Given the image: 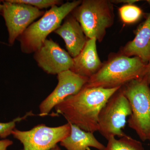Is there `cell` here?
Listing matches in <instances>:
<instances>
[{"instance_id": "obj_1", "label": "cell", "mask_w": 150, "mask_h": 150, "mask_svg": "<svg viewBox=\"0 0 150 150\" xmlns=\"http://www.w3.org/2000/svg\"><path fill=\"white\" fill-rule=\"evenodd\" d=\"M121 87L105 88L83 87L79 92L67 98L54 108L53 115H63L68 123L84 131H98L100 112L108 99Z\"/></svg>"}, {"instance_id": "obj_2", "label": "cell", "mask_w": 150, "mask_h": 150, "mask_svg": "<svg viewBox=\"0 0 150 150\" xmlns=\"http://www.w3.org/2000/svg\"><path fill=\"white\" fill-rule=\"evenodd\" d=\"M147 64L138 57L117 54L103 63L101 69L89 78L83 87L112 88L122 87L146 74Z\"/></svg>"}, {"instance_id": "obj_3", "label": "cell", "mask_w": 150, "mask_h": 150, "mask_svg": "<svg viewBox=\"0 0 150 150\" xmlns=\"http://www.w3.org/2000/svg\"><path fill=\"white\" fill-rule=\"evenodd\" d=\"M82 1H68L60 6H54L46 11L37 21L30 25L18 38L22 52L25 54L35 53L40 48L51 33L61 25L63 21Z\"/></svg>"}, {"instance_id": "obj_4", "label": "cell", "mask_w": 150, "mask_h": 150, "mask_svg": "<svg viewBox=\"0 0 150 150\" xmlns=\"http://www.w3.org/2000/svg\"><path fill=\"white\" fill-rule=\"evenodd\" d=\"M121 88L131 107L128 126L142 141L150 142V87L146 76L131 81Z\"/></svg>"}, {"instance_id": "obj_5", "label": "cell", "mask_w": 150, "mask_h": 150, "mask_svg": "<svg viewBox=\"0 0 150 150\" xmlns=\"http://www.w3.org/2000/svg\"><path fill=\"white\" fill-rule=\"evenodd\" d=\"M88 39L95 38L101 42L106 30L114 23L113 5L107 0H84L72 11Z\"/></svg>"}, {"instance_id": "obj_6", "label": "cell", "mask_w": 150, "mask_h": 150, "mask_svg": "<svg viewBox=\"0 0 150 150\" xmlns=\"http://www.w3.org/2000/svg\"><path fill=\"white\" fill-rule=\"evenodd\" d=\"M131 113L130 103L121 87L108 99L100 112L98 131L107 140L127 135L123 130Z\"/></svg>"}, {"instance_id": "obj_7", "label": "cell", "mask_w": 150, "mask_h": 150, "mask_svg": "<svg viewBox=\"0 0 150 150\" xmlns=\"http://www.w3.org/2000/svg\"><path fill=\"white\" fill-rule=\"evenodd\" d=\"M71 129L69 123L55 127L41 124L29 131L15 129L12 135L23 145L21 150H50L69 136Z\"/></svg>"}, {"instance_id": "obj_8", "label": "cell", "mask_w": 150, "mask_h": 150, "mask_svg": "<svg viewBox=\"0 0 150 150\" xmlns=\"http://www.w3.org/2000/svg\"><path fill=\"white\" fill-rule=\"evenodd\" d=\"M3 6L1 14L7 28L10 45H13L28 26L45 13L29 5L12 2L10 0L3 1Z\"/></svg>"}, {"instance_id": "obj_9", "label": "cell", "mask_w": 150, "mask_h": 150, "mask_svg": "<svg viewBox=\"0 0 150 150\" xmlns=\"http://www.w3.org/2000/svg\"><path fill=\"white\" fill-rule=\"evenodd\" d=\"M58 83L53 91L39 105V116L45 117L67 98L76 94L83 87L88 78L81 76L71 70L57 75Z\"/></svg>"}, {"instance_id": "obj_10", "label": "cell", "mask_w": 150, "mask_h": 150, "mask_svg": "<svg viewBox=\"0 0 150 150\" xmlns=\"http://www.w3.org/2000/svg\"><path fill=\"white\" fill-rule=\"evenodd\" d=\"M38 67L48 74L58 75L70 70L73 58L52 39H46L34 54Z\"/></svg>"}, {"instance_id": "obj_11", "label": "cell", "mask_w": 150, "mask_h": 150, "mask_svg": "<svg viewBox=\"0 0 150 150\" xmlns=\"http://www.w3.org/2000/svg\"><path fill=\"white\" fill-rule=\"evenodd\" d=\"M54 32L63 38L68 53L72 58L80 53L88 40L81 25L72 15H69Z\"/></svg>"}, {"instance_id": "obj_12", "label": "cell", "mask_w": 150, "mask_h": 150, "mask_svg": "<svg viewBox=\"0 0 150 150\" xmlns=\"http://www.w3.org/2000/svg\"><path fill=\"white\" fill-rule=\"evenodd\" d=\"M96 42V38L88 39L80 53L73 58L71 71L88 79L99 71L103 63L98 54Z\"/></svg>"}, {"instance_id": "obj_13", "label": "cell", "mask_w": 150, "mask_h": 150, "mask_svg": "<svg viewBox=\"0 0 150 150\" xmlns=\"http://www.w3.org/2000/svg\"><path fill=\"white\" fill-rule=\"evenodd\" d=\"M120 54L139 57L146 64L150 62V13L139 28L134 39L121 48Z\"/></svg>"}, {"instance_id": "obj_14", "label": "cell", "mask_w": 150, "mask_h": 150, "mask_svg": "<svg viewBox=\"0 0 150 150\" xmlns=\"http://www.w3.org/2000/svg\"><path fill=\"white\" fill-rule=\"evenodd\" d=\"M70 124L69 134L60 142L62 146L67 150H88L89 147L98 150L105 149V146L97 139L93 133L84 131L74 124Z\"/></svg>"}, {"instance_id": "obj_15", "label": "cell", "mask_w": 150, "mask_h": 150, "mask_svg": "<svg viewBox=\"0 0 150 150\" xmlns=\"http://www.w3.org/2000/svg\"><path fill=\"white\" fill-rule=\"evenodd\" d=\"M105 150H145L142 143L126 135L119 139L111 137L108 140Z\"/></svg>"}, {"instance_id": "obj_16", "label": "cell", "mask_w": 150, "mask_h": 150, "mask_svg": "<svg viewBox=\"0 0 150 150\" xmlns=\"http://www.w3.org/2000/svg\"><path fill=\"white\" fill-rule=\"evenodd\" d=\"M121 19L123 22L130 24L138 21L142 15V9L134 4H126L119 8Z\"/></svg>"}, {"instance_id": "obj_17", "label": "cell", "mask_w": 150, "mask_h": 150, "mask_svg": "<svg viewBox=\"0 0 150 150\" xmlns=\"http://www.w3.org/2000/svg\"><path fill=\"white\" fill-rule=\"evenodd\" d=\"M33 115L31 111L27 112L23 117H18L13 121L7 123L0 122V138L5 139L12 134L13 131L15 129L16 124L18 122H20L26 119L28 116Z\"/></svg>"}, {"instance_id": "obj_18", "label": "cell", "mask_w": 150, "mask_h": 150, "mask_svg": "<svg viewBox=\"0 0 150 150\" xmlns=\"http://www.w3.org/2000/svg\"><path fill=\"white\" fill-rule=\"evenodd\" d=\"M14 3L25 4L34 7L41 10L42 9L51 8L54 6L62 5V2L59 0H10Z\"/></svg>"}, {"instance_id": "obj_19", "label": "cell", "mask_w": 150, "mask_h": 150, "mask_svg": "<svg viewBox=\"0 0 150 150\" xmlns=\"http://www.w3.org/2000/svg\"><path fill=\"white\" fill-rule=\"evenodd\" d=\"M13 142L9 139L0 140V150H6L9 146L12 145Z\"/></svg>"}, {"instance_id": "obj_20", "label": "cell", "mask_w": 150, "mask_h": 150, "mask_svg": "<svg viewBox=\"0 0 150 150\" xmlns=\"http://www.w3.org/2000/svg\"><path fill=\"white\" fill-rule=\"evenodd\" d=\"M138 0H114V1H110L112 3L118 4V3H124L127 4H134V3L139 1Z\"/></svg>"}, {"instance_id": "obj_21", "label": "cell", "mask_w": 150, "mask_h": 150, "mask_svg": "<svg viewBox=\"0 0 150 150\" xmlns=\"http://www.w3.org/2000/svg\"><path fill=\"white\" fill-rule=\"evenodd\" d=\"M146 75L147 78L148 83L150 87V61L147 64V68Z\"/></svg>"}, {"instance_id": "obj_22", "label": "cell", "mask_w": 150, "mask_h": 150, "mask_svg": "<svg viewBox=\"0 0 150 150\" xmlns=\"http://www.w3.org/2000/svg\"><path fill=\"white\" fill-rule=\"evenodd\" d=\"M3 1H0V14H1L3 10Z\"/></svg>"}, {"instance_id": "obj_23", "label": "cell", "mask_w": 150, "mask_h": 150, "mask_svg": "<svg viewBox=\"0 0 150 150\" xmlns=\"http://www.w3.org/2000/svg\"><path fill=\"white\" fill-rule=\"evenodd\" d=\"M61 150V149H60V148H59V146H58V145H56V146H55L54 147V148H52V149H51V150Z\"/></svg>"}]
</instances>
